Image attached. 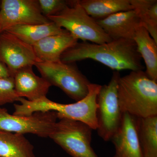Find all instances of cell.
Returning a JSON list of instances; mask_svg holds the SVG:
<instances>
[{
  "instance_id": "obj_11",
  "label": "cell",
  "mask_w": 157,
  "mask_h": 157,
  "mask_svg": "<svg viewBox=\"0 0 157 157\" xmlns=\"http://www.w3.org/2000/svg\"><path fill=\"white\" fill-rule=\"evenodd\" d=\"M110 140L115 149L113 157H142L137 133V117L123 113L119 127Z\"/></svg>"
},
{
  "instance_id": "obj_5",
  "label": "cell",
  "mask_w": 157,
  "mask_h": 157,
  "mask_svg": "<svg viewBox=\"0 0 157 157\" xmlns=\"http://www.w3.org/2000/svg\"><path fill=\"white\" fill-rule=\"evenodd\" d=\"M73 63L39 62L35 66L51 86L59 88L77 102L87 95L91 82Z\"/></svg>"
},
{
  "instance_id": "obj_9",
  "label": "cell",
  "mask_w": 157,
  "mask_h": 157,
  "mask_svg": "<svg viewBox=\"0 0 157 157\" xmlns=\"http://www.w3.org/2000/svg\"><path fill=\"white\" fill-rule=\"evenodd\" d=\"M51 22L42 14L38 0H2L0 5V33L17 25Z\"/></svg>"
},
{
  "instance_id": "obj_7",
  "label": "cell",
  "mask_w": 157,
  "mask_h": 157,
  "mask_svg": "<svg viewBox=\"0 0 157 157\" xmlns=\"http://www.w3.org/2000/svg\"><path fill=\"white\" fill-rule=\"evenodd\" d=\"M120 77L119 72H113L109 83L101 86L97 96V130L98 135L105 141L111 140L121 120L123 113L119 104L117 93Z\"/></svg>"
},
{
  "instance_id": "obj_6",
  "label": "cell",
  "mask_w": 157,
  "mask_h": 157,
  "mask_svg": "<svg viewBox=\"0 0 157 157\" xmlns=\"http://www.w3.org/2000/svg\"><path fill=\"white\" fill-rule=\"evenodd\" d=\"M59 120L48 137L72 157H99L91 145L90 127L78 121Z\"/></svg>"
},
{
  "instance_id": "obj_20",
  "label": "cell",
  "mask_w": 157,
  "mask_h": 157,
  "mask_svg": "<svg viewBox=\"0 0 157 157\" xmlns=\"http://www.w3.org/2000/svg\"><path fill=\"white\" fill-rule=\"evenodd\" d=\"M130 2L140 19L141 25L157 43V0H130Z\"/></svg>"
},
{
  "instance_id": "obj_14",
  "label": "cell",
  "mask_w": 157,
  "mask_h": 157,
  "mask_svg": "<svg viewBox=\"0 0 157 157\" xmlns=\"http://www.w3.org/2000/svg\"><path fill=\"white\" fill-rule=\"evenodd\" d=\"M78 40L68 32L45 37L33 46L39 62H57L60 61L62 55Z\"/></svg>"
},
{
  "instance_id": "obj_4",
  "label": "cell",
  "mask_w": 157,
  "mask_h": 157,
  "mask_svg": "<svg viewBox=\"0 0 157 157\" xmlns=\"http://www.w3.org/2000/svg\"><path fill=\"white\" fill-rule=\"evenodd\" d=\"M48 18L83 42L90 41L95 44H101L113 40L96 20L86 13L78 1H70L69 6L59 13Z\"/></svg>"
},
{
  "instance_id": "obj_15",
  "label": "cell",
  "mask_w": 157,
  "mask_h": 157,
  "mask_svg": "<svg viewBox=\"0 0 157 157\" xmlns=\"http://www.w3.org/2000/svg\"><path fill=\"white\" fill-rule=\"evenodd\" d=\"M5 32L12 34L23 42L32 46L48 36L66 33L68 32L52 21L44 24L14 26Z\"/></svg>"
},
{
  "instance_id": "obj_18",
  "label": "cell",
  "mask_w": 157,
  "mask_h": 157,
  "mask_svg": "<svg viewBox=\"0 0 157 157\" xmlns=\"http://www.w3.org/2000/svg\"><path fill=\"white\" fill-rule=\"evenodd\" d=\"M79 5L96 20L113 14L133 10L130 0H78Z\"/></svg>"
},
{
  "instance_id": "obj_12",
  "label": "cell",
  "mask_w": 157,
  "mask_h": 157,
  "mask_svg": "<svg viewBox=\"0 0 157 157\" xmlns=\"http://www.w3.org/2000/svg\"><path fill=\"white\" fill-rule=\"evenodd\" d=\"M96 21L112 40H134L137 29L141 25L134 10L117 12Z\"/></svg>"
},
{
  "instance_id": "obj_16",
  "label": "cell",
  "mask_w": 157,
  "mask_h": 157,
  "mask_svg": "<svg viewBox=\"0 0 157 157\" xmlns=\"http://www.w3.org/2000/svg\"><path fill=\"white\" fill-rule=\"evenodd\" d=\"M134 40L146 65L145 73L150 78L157 81V43L142 25L137 29Z\"/></svg>"
},
{
  "instance_id": "obj_13",
  "label": "cell",
  "mask_w": 157,
  "mask_h": 157,
  "mask_svg": "<svg viewBox=\"0 0 157 157\" xmlns=\"http://www.w3.org/2000/svg\"><path fill=\"white\" fill-rule=\"evenodd\" d=\"M14 88L19 98L34 101L46 97L51 85L45 78L37 76L33 67L21 68L13 76Z\"/></svg>"
},
{
  "instance_id": "obj_22",
  "label": "cell",
  "mask_w": 157,
  "mask_h": 157,
  "mask_svg": "<svg viewBox=\"0 0 157 157\" xmlns=\"http://www.w3.org/2000/svg\"><path fill=\"white\" fill-rule=\"evenodd\" d=\"M42 14L45 17L55 15L70 5V1L63 0H38Z\"/></svg>"
},
{
  "instance_id": "obj_2",
  "label": "cell",
  "mask_w": 157,
  "mask_h": 157,
  "mask_svg": "<svg viewBox=\"0 0 157 157\" xmlns=\"http://www.w3.org/2000/svg\"><path fill=\"white\" fill-rule=\"evenodd\" d=\"M101 85L92 83L89 86L87 95L80 101L71 104H63L51 101L46 97L34 101L20 98V104H14L13 114L29 116L36 112L54 111L58 119H67L86 124L93 130L98 128L97 98Z\"/></svg>"
},
{
  "instance_id": "obj_8",
  "label": "cell",
  "mask_w": 157,
  "mask_h": 157,
  "mask_svg": "<svg viewBox=\"0 0 157 157\" xmlns=\"http://www.w3.org/2000/svg\"><path fill=\"white\" fill-rule=\"evenodd\" d=\"M54 111L36 112L29 116L10 114L0 108V130L24 135L32 134L42 137H49L57 121Z\"/></svg>"
},
{
  "instance_id": "obj_1",
  "label": "cell",
  "mask_w": 157,
  "mask_h": 157,
  "mask_svg": "<svg viewBox=\"0 0 157 157\" xmlns=\"http://www.w3.org/2000/svg\"><path fill=\"white\" fill-rule=\"evenodd\" d=\"M86 59L99 62L115 71L143 70L141 57L134 40H113L104 44L77 43L62 55L61 61L74 63Z\"/></svg>"
},
{
  "instance_id": "obj_19",
  "label": "cell",
  "mask_w": 157,
  "mask_h": 157,
  "mask_svg": "<svg viewBox=\"0 0 157 157\" xmlns=\"http://www.w3.org/2000/svg\"><path fill=\"white\" fill-rule=\"evenodd\" d=\"M137 130L142 157H157V116L137 118Z\"/></svg>"
},
{
  "instance_id": "obj_3",
  "label": "cell",
  "mask_w": 157,
  "mask_h": 157,
  "mask_svg": "<svg viewBox=\"0 0 157 157\" xmlns=\"http://www.w3.org/2000/svg\"><path fill=\"white\" fill-rule=\"evenodd\" d=\"M117 93L122 112L137 118L157 116V81L143 70L131 71L121 76Z\"/></svg>"
},
{
  "instance_id": "obj_21",
  "label": "cell",
  "mask_w": 157,
  "mask_h": 157,
  "mask_svg": "<svg viewBox=\"0 0 157 157\" xmlns=\"http://www.w3.org/2000/svg\"><path fill=\"white\" fill-rule=\"evenodd\" d=\"M13 77L0 78V105L18 101Z\"/></svg>"
},
{
  "instance_id": "obj_23",
  "label": "cell",
  "mask_w": 157,
  "mask_h": 157,
  "mask_svg": "<svg viewBox=\"0 0 157 157\" xmlns=\"http://www.w3.org/2000/svg\"><path fill=\"white\" fill-rule=\"evenodd\" d=\"M11 76L9 69L6 65L0 60V78H6Z\"/></svg>"
},
{
  "instance_id": "obj_10",
  "label": "cell",
  "mask_w": 157,
  "mask_h": 157,
  "mask_svg": "<svg viewBox=\"0 0 157 157\" xmlns=\"http://www.w3.org/2000/svg\"><path fill=\"white\" fill-rule=\"evenodd\" d=\"M0 60L13 77L20 69L33 67L39 62L33 46L6 32L0 33Z\"/></svg>"
},
{
  "instance_id": "obj_17",
  "label": "cell",
  "mask_w": 157,
  "mask_h": 157,
  "mask_svg": "<svg viewBox=\"0 0 157 157\" xmlns=\"http://www.w3.org/2000/svg\"><path fill=\"white\" fill-rule=\"evenodd\" d=\"M0 157H35L34 147L23 135L0 130Z\"/></svg>"
}]
</instances>
